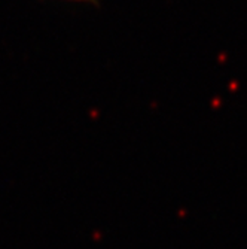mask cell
Listing matches in <instances>:
<instances>
[{
    "label": "cell",
    "instance_id": "cell-1",
    "mask_svg": "<svg viewBox=\"0 0 247 249\" xmlns=\"http://www.w3.org/2000/svg\"><path fill=\"white\" fill-rule=\"evenodd\" d=\"M67 2H81V3H94L97 0H67Z\"/></svg>",
    "mask_w": 247,
    "mask_h": 249
}]
</instances>
